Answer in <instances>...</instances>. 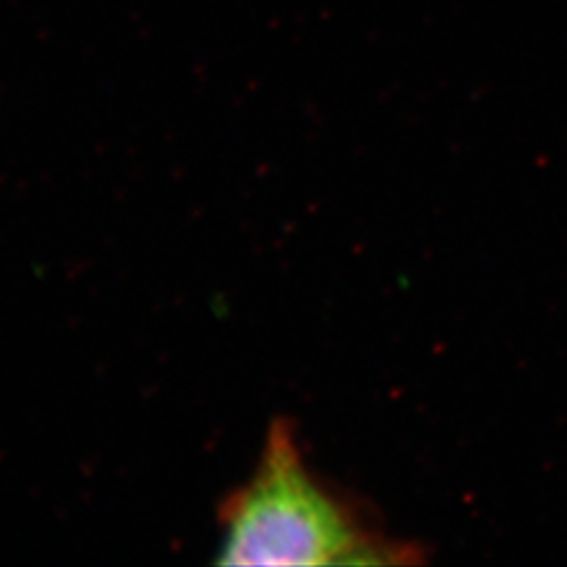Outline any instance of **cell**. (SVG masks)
<instances>
[{
  "instance_id": "cell-1",
  "label": "cell",
  "mask_w": 567,
  "mask_h": 567,
  "mask_svg": "<svg viewBox=\"0 0 567 567\" xmlns=\"http://www.w3.org/2000/svg\"><path fill=\"white\" fill-rule=\"evenodd\" d=\"M221 566H404L419 548L386 538L309 466L295 425L276 419L252 475L219 511Z\"/></svg>"
}]
</instances>
